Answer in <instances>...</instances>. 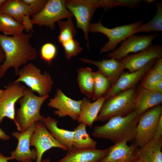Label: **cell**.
<instances>
[{"label":"cell","mask_w":162,"mask_h":162,"mask_svg":"<svg viewBox=\"0 0 162 162\" xmlns=\"http://www.w3.org/2000/svg\"><path fill=\"white\" fill-rule=\"evenodd\" d=\"M23 25L10 15L0 13V32L4 35L17 36L23 33Z\"/></svg>","instance_id":"obj_27"},{"label":"cell","mask_w":162,"mask_h":162,"mask_svg":"<svg viewBox=\"0 0 162 162\" xmlns=\"http://www.w3.org/2000/svg\"><path fill=\"white\" fill-rule=\"evenodd\" d=\"M134 111L140 115L147 110L160 105L162 102V92L146 88L138 85Z\"/></svg>","instance_id":"obj_18"},{"label":"cell","mask_w":162,"mask_h":162,"mask_svg":"<svg viewBox=\"0 0 162 162\" xmlns=\"http://www.w3.org/2000/svg\"><path fill=\"white\" fill-rule=\"evenodd\" d=\"M42 162H51V161L50 159L46 158L42 160Z\"/></svg>","instance_id":"obj_41"},{"label":"cell","mask_w":162,"mask_h":162,"mask_svg":"<svg viewBox=\"0 0 162 162\" xmlns=\"http://www.w3.org/2000/svg\"><path fill=\"white\" fill-rule=\"evenodd\" d=\"M60 32L58 37L59 43L62 44L65 42L74 38L76 31L72 18L66 21L60 20L58 21Z\"/></svg>","instance_id":"obj_30"},{"label":"cell","mask_w":162,"mask_h":162,"mask_svg":"<svg viewBox=\"0 0 162 162\" xmlns=\"http://www.w3.org/2000/svg\"><path fill=\"white\" fill-rule=\"evenodd\" d=\"M144 21H138L129 24L109 28L103 25L101 19L98 22L90 23L89 32L92 33H100L108 38V41L100 49V53H102L114 51L120 42L134 34L135 30Z\"/></svg>","instance_id":"obj_6"},{"label":"cell","mask_w":162,"mask_h":162,"mask_svg":"<svg viewBox=\"0 0 162 162\" xmlns=\"http://www.w3.org/2000/svg\"><path fill=\"white\" fill-rule=\"evenodd\" d=\"M161 114L162 107L159 105L140 115L134 140L137 147L143 146L153 138Z\"/></svg>","instance_id":"obj_9"},{"label":"cell","mask_w":162,"mask_h":162,"mask_svg":"<svg viewBox=\"0 0 162 162\" xmlns=\"http://www.w3.org/2000/svg\"><path fill=\"white\" fill-rule=\"evenodd\" d=\"M162 114L160 116L153 138H158L162 137Z\"/></svg>","instance_id":"obj_35"},{"label":"cell","mask_w":162,"mask_h":162,"mask_svg":"<svg viewBox=\"0 0 162 162\" xmlns=\"http://www.w3.org/2000/svg\"><path fill=\"white\" fill-rule=\"evenodd\" d=\"M32 160L31 159H27L23 160L21 162H33Z\"/></svg>","instance_id":"obj_43"},{"label":"cell","mask_w":162,"mask_h":162,"mask_svg":"<svg viewBox=\"0 0 162 162\" xmlns=\"http://www.w3.org/2000/svg\"><path fill=\"white\" fill-rule=\"evenodd\" d=\"M73 17L66 6L65 0H48L40 12L32 16L31 21L33 25L45 26L53 30L56 22Z\"/></svg>","instance_id":"obj_8"},{"label":"cell","mask_w":162,"mask_h":162,"mask_svg":"<svg viewBox=\"0 0 162 162\" xmlns=\"http://www.w3.org/2000/svg\"><path fill=\"white\" fill-rule=\"evenodd\" d=\"M139 116L134 111L125 116L114 117L103 125L95 126L92 135L95 138L109 140L115 144L134 141Z\"/></svg>","instance_id":"obj_2"},{"label":"cell","mask_w":162,"mask_h":162,"mask_svg":"<svg viewBox=\"0 0 162 162\" xmlns=\"http://www.w3.org/2000/svg\"><path fill=\"white\" fill-rule=\"evenodd\" d=\"M157 59H153L145 66L136 71L123 72L115 83L103 96L107 99L118 93L136 87L139 82L154 65Z\"/></svg>","instance_id":"obj_13"},{"label":"cell","mask_w":162,"mask_h":162,"mask_svg":"<svg viewBox=\"0 0 162 162\" xmlns=\"http://www.w3.org/2000/svg\"><path fill=\"white\" fill-rule=\"evenodd\" d=\"M157 10L153 18L148 22L142 24L135 30L134 34L144 32L162 31V3L158 2L156 4Z\"/></svg>","instance_id":"obj_29"},{"label":"cell","mask_w":162,"mask_h":162,"mask_svg":"<svg viewBox=\"0 0 162 162\" xmlns=\"http://www.w3.org/2000/svg\"><path fill=\"white\" fill-rule=\"evenodd\" d=\"M80 59L86 63L96 66L98 68V70L109 79L112 86L124 69L123 65L120 60L111 58H104L102 61H95L88 58H80Z\"/></svg>","instance_id":"obj_19"},{"label":"cell","mask_w":162,"mask_h":162,"mask_svg":"<svg viewBox=\"0 0 162 162\" xmlns=\"http://www.w3.org/2000/svg\"><path fill=\"white\" fill-rule=\"evenodd\" d=\"M86 125L81 123L74 129L73 147L78 149L96 148L97 142L91 138L87 133Z\"/></svg>","instance_id":"obj_25"},{"label":"cell","mask_w":162,"mask_h":162,"mask_svg":"<svg viewBox=\"0 0 162 162\" xmlns=\"http://www.w3.org/2000/svg\"><path fill=\"white\" fill-rule=\"evenodd\" d=\"M4 90L0 89V98L2 95L3 92H4Z\"/></svg>","instance_id":"obj_44"},{"label":"cell","mask_w":162,"mask_h":162,"mask_svg":"<svg viewBox=\"0 0 162 162\" xmlns=\"http://www.w3.org/2000/svg\"><path fill=\"white\" fill-rule=\"evenodd\" d=\"M0 13L10 15L22 24L26 16L32 15L29 6L22 0H5L0 6Z\"/></svg>","instance_id":"obj_24"},{"label":"cell","mask_w":162,"mask_h":162,"mask_svg":"<svg viewBox=\"0 0 162 162\" xmlns=\"http://www.w3.org/2000/svg\"><path fill=\"white\" fill-rule=\"evenodd\" d=\"M10 138V136L7 134L0 128V139L6 140H9Z\"/></svg>","instance_id":"obj_38"},{"label":"cell","mask_w":162,"mask_h":162,"mask_svg":"<svg viewBox=\"0 0 162 162\" xmlns=\"http://www.w3.org/2000/svg\"><path fill=\"white\" fill-rule=\"evenodd\" d=\"M124 141L110 147L108 154L100 162H131L135 158L137 146L134 143L130 146Z\"/></svg>","instance_id":"obj_20"},{"label":"cell","mask_w":162,"mask_h":162,"mask_svg":"<svg viewBox=\"0 0 162 162\" xmlns=\"http://www.w3.org/2000/svg\"><path fill=\"white\" fill-rule=\"evenodd\" d=\"M162 46L160 44L152 45L139 52L129 55L120 60L124 69L133 72L142 68L154 59L161 58Z\"/></svg>","instance_id":"obj_15"},{"label":"cell","mask_w":162,"mask_h":162,"mask_svg":"<svg viewBox=\"0 0 162 162\" xmlns=\"http://www.w3.org/2000/svg\"><path fill=\"white\" fill-rule=\"evenodd\" d=\"M5 0H0V6L5 1Z\"/></svg>","instance_id":"obj_45"},{"label":"cell","mask_w":162,"mask_h":162,"mask_svg":"<svg viewBox=\"0 0 162 162\" xmlns=\"http://www.w3.org/2000/svg\"><path fill=\"white\" fill-rule=\"evenodd\" d=\"M109 149L110 147L100 149H78L73 147L57 162H100Z\"/></svg>","instance_id":"obj_17"},{"label":"cell","mask_w":162,"mask_h":162,"mask_svg":"<svg viewBox=\"0 0 162 162\" xmlns=\"http://www.w3.org/2000/svg\"><path fill=\"white\" fill-rule=\"evenodd\" d=\"M154 0H146L145 2H146V3H147L148 4H150L154 2Z\"/></svg>","instance_id":"obj_42"},{"label":"cell","mask_w":162,"mask_h":162,"mask_svg":"<svg viewBox=\"0 0 162 162\" xmlns=\"http://www.w3.org/2000/svg\"><path fill=\"white\" fill-rule=\"evenodd\" d=\"M158 35L157 33L149 35H133L123 41L119 47L109 53L107 57L120 60L131 53L142 51L151 45Z\"/></svg>","instance_id":"obj_11"},{"label":"cell","mask_w":162,"mask_h":162,"mask_svg":"<svg viewBox=\"0 0 162 162\" xmlns=\"http://www.w3.org/2000/svg\"><path fill=\"white\" fill-rule=\"evenodd\" d=\"M5 56L4 52L0 45V65L4 61Z\"/></svg>","instance_id":"obj_39"},{"label":"cell","mask_w":162,"mask_h":162,"mask_svg":"<svg viewBox=\"0 0 162 162\" xmlns=\"http://www.w3.org/2000/svg\"><path fill=\"white\" fill-rule=\"evenodd\" d=\"M35 127L36 122L24 131L12 132V136L18 140L16 148L10 153V156L13 157L14 159L19 162L27 159L36 160L37 154L36 149H30V148L31 138L35 130Z\"/></svg>","instance_id":"obj_16"},{"label":"cell","mask_w":162,"mask_h":162,"mask_svg":"<svg viewBox=\"0 0 162 162\" xmlns=\"http://www.w3.org/2000/svg\"><path fill=\"white\" fill-rule=\"evenodd\" d=\"M18 77L14 82L24 83L32 91L37 92L40 96L49 95L54 82L50 74L41 70L32 63H29L19 70Z\"/></svg>","instance_id":"obj_5"},{"label":"cell","mask_w":162,"mask_h":162,"mask_svg":"<svg viewBox=\"0 0 162 162\" xmlns=\"http://www.w3.org/2000/svg\"><path fill=\"white\" fill-rule=\"evenodd\" d=\"M82 100H76L66 95L59 88H58L53 98L47 104L50 107L56 109L54 112L58 117L69 116L74 120H77L79 116Z\"/></svg>","instance_id":"obj_14"},{"label":"cell","mask_w":162,"mask_h":162,"mask_svg":"<svg viewBox=\"0 0 162 162\" xmlns=\"http://www.w3.org/2000/svg\"><path fill=\"white\" fill-rule=\"evenodd\" d=\"M25 4L29 6L32 13L35 15L40 12L44 8L47 0H22Z\"/></svg>","instance_id":"obj_34"},{"label":"cell","mask_w":162,"mask_h":162,"mask_svg":"<svg viewBox=\"0 0 162 162\" xmlns=\"http://www.w3.org/2000/svg\"><path fill=\"white\" fill-rule=\"evenodd\" d=\"M103 0H67V9L76 20V27L83 31L88 47L89 27L90 22L96 10L103 6Z\"/></svg>","instance_id":"obj_7"},{"label":"cell","mask_w":162,"mask_h":162,"mask_svg":"<svg viewBox=\"0 0 162 162\" xmlns=\"http://www.w3.org/2000/svg\"><path fill=\"white\" fill-rule=\"evenodd\" d=\"M49 95L37 96L29 88L18 100L20 107L15 111L14 123L19 131L26 130L33 124L42 122L44 116L40 113L41 106Z\"/></svg>","instance_id":"obj_3"},{"label":"cell","mask_w":162,"mask_h":162,"mask_svg":"<svg viewBox=\"0 0 162 162\" xmlns=\"http://www.w3.org/2000/svg\"><path fill=\"white\" fill-rule=\"evenodd\" d=\"M162 80V70L154 64L147 72L141 80L142 86L151 90L154 86Z\"/></svg>","instance_id":"obj_31"},{"label":"cell","mask_w":162,"mask_h":162,"mask_svg":"<svg viewBox=\"0 0 162 162\" xmlns=\"http://www.w3.org/2000/svg\"><path fill=\"white\" fill-rule=\"evenodd\" d=\"M162 137L153 138L143 146L137 148L135 158L145 162H162Z\"/></svg>","instance_id":"obj_22"},{"label":"cell","mask_w":162,"mask_h":162,"mask_svg":"<svg viewBox=\"0 0 162 162\" xmlns=\"http://www.w3.org/2000/svg\"><path fill=\"white\" fill-rule=\"evenodd\" d=\"M20 82L9 83L0 98V124L5 117L15 121V105L26 89Z\"/></svg>","instance_id":"obj_12"},{"label":"cell","mask_w":162,"mask_h":162,"mask_svg":"<svg viewBox=\"0 0 162 162\" xmlns=\"http://www.w3.org/2000/svg\"><path fill=\"white\" fill-rule=\"evenodd\" d=\"M42 122L53 137L68 150L73 147L74 131L59 128L58 120L50 116H44Z\"/></svg>","instance_id":"obj_23"},{"label":"cell","mask_w":162,"mask_h":162,"mask_svg":"<svg viewBox=\"0 0 162 162\" xmlns=\"http://www.w3.org/2000/svg\"><path fill=\"white\" fill-rule=\"evenodd\" d=\"M62 45L64 48L66 57L68 60L79 54L82 50L79 42L74 38L65 42Z\"/></svg>","instance_id":"obj_33"},{"label":"cell","mask_w":162,"mask_h":162,"mask_svg":"<svg viewBox=\"0 0 162 162\" xmlns=\"http://www.w3.org/2000/svg\"><path fill=\"white\" fill-rule=\"evenodd\" d=\"M32 36L31 32L12 36L0 34V45L5 56L4 61L0 65V78L10 67L14 68L15 74L18 76L21 66L37 58V51L29 42Z\"/></svg>","instance_id":"obj_1"},{"label":"cell","mask_w":162,"mask_h":162,"mask_svg":"<svg viewBox=\"0 0 162 162\" xmlns=\"http://www.w3.org/2000/svg\"><path fill=\"white\" fill-rule=\"evenodd\" d=\"M14 159L13 157H6L0 152V162H8L9 160Z\"/></svg>","instance_id":"obj_37"},{"label":"cell","mask_w":162,"mask_h":162,"mask_svg":"<svg viewBox=\"0 0 162 162\" xmlns=\"http://www.w3.org/2000/svg\"><path fill=\"white\" fill-rule=\"evenodd\" d=\"M106 100V98L103 96L92 102L88 98H83L82 100L80 113L77 120L78 122L83 123L89 127H92Z\"/></svg>","instance_id":"obj_21"},{"label":"cell","mask_w":162,"mask_h":162,"mask_svg":"<svg viewBox=\"0 0 162 162\" xmlns=\"http://www.w3.org/2000/svg\"><path fill=\"white\" fill-rule=\"evenodd\" d=\"M131 162H145L144 161L137 158H135Z\"/></svg>","instance_id":"obj_40"},{"label":"cell","mask_w":162,"mask_h":162,"mask_svg":"<svg viewBox=\"0 0 162 162\" xmlns=\"http://www.w3.org/2000/svg\"><path fill=\"white\" fill-rule=\"evenodd\" d=\"M136 87L118 93L106 99L95 121H106L112 117L125 116L134 111Z\"/></svg>","instance_id":"obj_4"},{"label":"cell","mask_w":162,"mask_h":162,"mask_svg":"<svg viewBox=\"0 0 162 162\" xmlns=\"http://www.w3.org/2000/svg\"><path fill=\"white\" fill-rule=\"evenodd\" d=\"M30 146L35 148L37 156L36 162H42L43 154L53 148L68 151L66 147L59 142L50 134L44 123L41 122H36L35 130L31 136Z\"/></svg>","instance_id":"obj_10"},{"label":"cell","mask_w":162,"mask_h":162,"mask_svg":"<svg viewBox=\"0 0 162 162\" xmlns=\"http://www.w3.org/2000/svg\"><path fill=\"white\" fill-rule=\"evenodd\" d=\"M151 90L159 92H162V80L156 84Z\"/></svg>","instance_id":"obj_36"},{"label":"cell","mask_w":162,"mask_h":162,"mask_svg":"<svg viewBox=\"0 0 162 162\" xmlns=\"http://www.w3.org/2000/svg\"><path fill=\"white\" fill-rule=\"evenodd\" d=\"M57 49L56 46L51 43H46L41 46L40 52L41 58L46 63L50 64L56 57Z\"/></svg>","instance_id":"obj_32"},{"label":"cell","mask_w":162,"mask_h":162,"mask_svg":"<svg viewBox=\"0 0 162 162\" xmlns=\"http://www.w3.org/2000/svg\"><path fill=\"white\" fill-rule=\"evenodd\" d=\"M77 81L81 92L88 99L92 98L94 89L93 72L89 67L81 68L77 70Z\"/></svg>","instance_id":"obj_26"},{"label":"cell","mask_w":162,"mask_h":162,"mask_svg":"<svg viewBox=\"0 0 162 162\" xmlns=\"http://www.w3.org/2000/svg\"><path fill=\"white\" fill-rule=\"evenodd\" d=\"M94 81L93 100L103 97L111 88L112 85L109 79L98 70L93 72Z\"/></svg>","instance_id":"obj_28"}]
</instances>
